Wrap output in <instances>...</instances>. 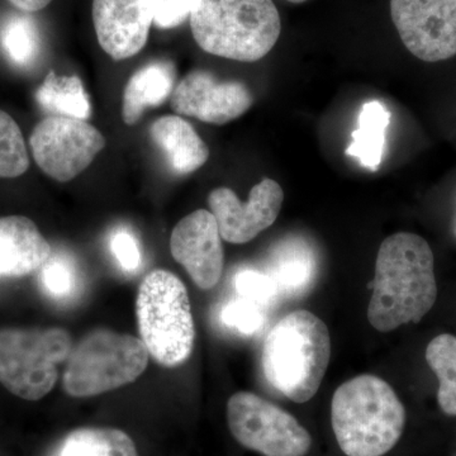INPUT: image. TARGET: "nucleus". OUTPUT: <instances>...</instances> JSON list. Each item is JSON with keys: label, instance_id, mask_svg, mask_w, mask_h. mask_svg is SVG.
<instances>
[{"label": "nucleus", "instance_id": "nucleus-15", "mask_svg": "<svg viewBox=\"0 0 456 456\" xmlns=\"http://www.w3.org/2000/svg\"><path fill=\"white\" fill-rule=\"evenodd\" d=\"M53 248L35 222L23 216L0 217V278H22L42 268Z\"/></svg>", "mask_w": 456, "mask_h": 456}, {"label": "nucleus", "instance_id": "nucleus-2", "mask_svg": "<svg viewBox=\"0 0 456 456\" xmlns=\"http://www.w3.org/2000/svg\"><path fill=\"white\" fill-rule=\"evenodd\" d=\"M406 421L397 393L377 375L353 378L332 397V430L346 456L388 454L401 440Z\"/></svg>", "mask_w": 456, "mask_h": 456}, {"label": "nucleus", "instance_id": "nucleus-31", "mask_svg": "<svg viewBox=\"0 0 456 456\" xmlns=\"http://www.w3.org/2000/svg\"><path fill=\"white\" fill-rule=\"evenodd\" d=\"M287 2L294 3V4H301V3L307 2V0H287Z\"/></svg>", "mask_w": 456, "mask_h": 456}, {"label": "nucleus", "instance_id": "nucleus-27", "mask_svg": "<svg viewBox=\"0 0 456 456\" xmlns=\"http://www.w3.org/2000/svg\"><path fill=\"white\" fill-rule=\"evenodd\" d=\"M237 292L242 298L255 302L256 305H269L275 301L279 288L270 274L256 272V270H242L235 278Z\"/></svg>", "mask_w": 456, "mask_h": 456}, {"label": "nucleus", "instance_id": "nucleus-8", "mask_svg": "<svg viewBox=\"0 0 456 456\" xmlns=\"http://www.w3.org/2000/svg\"><path fill=\"white\" fill-rule=\"evenodd\" d=\"M227 424L237 443L264 456H305L312 436L283 408L251 392H237L227 402Z\"/></svg>", "mask_w": 456, "mask_h": 456}, {"label": "nucleus", "instance_id": "nucleus-7", "mask_svg": "<svg viewBox=\"0 0 456 456\" xmlns=\"http://www.w3.org/2000/svg\"><path fill=\"white\" fill-rule=\"evenodd\" d=\"M64 329H0V384L26 401H40L59 379L73 349Z\"/></svg>", "mask_w": 456, "mask_h": 456}, {"label": "nucleus", "instance_id": "nucleus-10", "mask_svg": "<svg viewBox=\"0 0 456 456\" xmlns=\"http://www.w3.org/2000/svg\"><path fill=\"white\" fill-rule=\"evenodd\" d=\"M391 16L417 59L437 62L456 55V0H391Z\"/></svg>", "mask_w": 456, "mask_h": 456}, {"label": "nucleus", "instance_id": "nucleus-13", "mask_svg": "<svg viewBox=\"0 0 456 456\" xmlns=\"http://www.w3.org/2000/svg\"><path fill=\"white\" fill-rule=\"evenodd\" d=\"M254 98L245 84L218 82L207 71H191L173 90L171 107L182 116L226 125L248 112Z\"/></svg>", "mask_w": 456, "mask_h": 456}, {"label": "nucleus", "instance_id": "nucleus-14", "mask_svg": "<svg viewBox=\"0 0 456 456\" xmlns=\"http://www.w3.org/2000/svg\"><path fill=\"white\" fill-rule=\"evenodd\" d=\"M156 0H93V22L102 49L126 60L145 47Z\"/></svg>", "mask_w": 456, "mask_h": 456}, {"label": "nucleus", "instance_id": "nucleus-17", "mask_svg": "<svg viewBox=\"0 0 456 456\" xmlns=\"http://www.w3.org/2000/svg\"><path fill=\"white\" fill-rule=\"evenodd\" d=\"M175 69L167 61H156L136 71L123 93L122 117L126 125L140 121L147 107L163 104L173 94Z\"/></svg>", "mask_w": 456, "mask_h": 456}, {"label": "nucleus", "instance_id": "nucleus-11", "mask_svg": "<svg viewBox=\"0 0 456 456\" xmlns=\"http://www.w3.org/2000/svg\"><path fill=\"white\" fill-rule=\"evenodd\" d=\"M284 191L275 180L263 179L251 189L248 202H241L230 188H217L208 196L222 239L230 244H248L277 221Z\"/></svg>", "mask_w": 456, "mask_h": 456}, {"label": "nucleus", "instance_id": "nucleus-12", "mask_svg": "<svg viewBox=\"0 0 456 456\" xmlns=\"http://www.w3.org/2000/svg\"><path fill=\"white\" fill-rule=\"evenodd\" d=\"M170 251L203 290L212 289L221 281L224 253L217 221L211 212L198 209L174 227Z\"/></svg>", "mask_w": 456, "mask_h": 456}, {"label": "nucleus", "instance_id": "nucleus-4", "mask_svg": "<svg viewBox=\"0 0 456 456\" xmlns=\"http://www.w3.org/2000/svg\"><path fill=\"white\" fill-rule=\"evenodd\" d=\"M189 20L200 49L236 61L263 59L281 32L273 0H196Z\"/></svg>", "mask_w": 456, "mask_h": 456}, {"label": "nucleus", "instance_id": "nucleus-16", "mask_svg": "<svg viewBox=\"0 0 456 456\" xmlns=\"http://www.w3.org/2000/svg\"><path fill=\"white\" fill-rule=\"evenodd\" d=\"M150 134L163 151L171 171L178 175L194 173L208 160V146L182 117H161L152 123Z\"/></svg>", "mask_w": 456, "mask_h": 456}, {"label": "nucleus", "instance_id": "nucleus-20", "mask_svg": "<svg viewBox=\"0 0 456 456\" xmlns=\"http://www.w3.org/2000/svg\"><path fill=\"white\" fill-rule=\"evenodd\" d=\"M36 99L53 116L88 121L92 116L88 93L77 77H57L50 73L37 89Z\"/></svg>", "mask_w": 456, "mask_h": 456}, {"label": "nucleus", "instance_id": "nucleus-18", "mask_svg": "<svg viewBox=\"0 0 456 456\" xmlns=\"http://www.w3.org/2000/svg\"><path fill=\"white\" fill-rule=\"evenodd\" d=\"M316 273L314 251L305 242L290 240L279 244L270 256V273L279 292L299 294L312 284Z\"/></svg>", "mask_w": 456, "mask_h": 456}, {"label": "nucleus", "instance_id": "nucleus-1", "mask_svg": "<svg viewBox=\"0 0 456 456\" xmlns=\"http://www.w3.org/2000/svg\"><path fill=\"white\" fill-rule=\"evenodd\" d=\"M436 299L435 257L424 237L398 232L384 240L368 307L370 325L378 331L391 332L410 322L419 323Z\"/></svg>", "mask_w": 456, "mask_h": 456}, {"label": "nucleus", "instance_id": "nucleus-28", "mask_svg": "<svg viewBox=\"0 0 456 456\" xmlns=\"http://www.w3.org/2000/svg\"><path fill=\"white\" fill-rule=\"evenodd\" d=\"M110 248L117 263L125 272L134 273L142 264V250L139 240L128 228L114 231L110 240Z\"/></svg>", "mask_w": 456, "mask_h": 456}, {"label": "nucleus", "instance_id": "nucleus-26", "mask_svg": "<svg viewBox=\"0 0 456 456\" xmlns=\"http://www.w3.org/2000/svg\"><path fill=\"white\" fill-rule=\"evenodd\" d=\"M221 320L228 329L235 330L239 334L253 335L264 325L263 307L246 298L228 303L222 310Z\"/></svg>", "mask_w": 456, "mask_h": 456}, {"label": "nucleus", "instance_id": "nucleus-9", "mask_svg": "<svg viewBox=\"0 0 456 456\" xmlns=\"http://www.w3.org/2000/svg\"><path fill=\"white\" fill-rule=\"evenodd\" d=\"M103 134L83 119L50 116L36 126L29 139L36 163L50 178L70 182L106 147Z\"/></svg>", "mask_w": 456, "mask_h": 456}, {"label": "nucleus", "instance_id": "nucleus-6", "mask_svg": "<svg viewBox=\"0 0 456 456\" xmlns=\"http://www.w3.org/2000/svg\"><path fill=\"white\" fill-rule=\"evenodd\" d=\"M149 359L141 338L112 330H94L71 349L62 387L71 397H95L139 379Z\"/></svg>", "mask_w": 456, "mask_h": 456}, {"label": "nucleus", "instance_id": "nucleus-30", "mask_svg": "<svg viewBox=\"0 0 456 456\" xmlns=\"http://www.w3.org/2000/svg\"><path fill=\"white\" fill-rule=\"evenodd\" d=\"M14 7L20 9L26 13H32V12H38L41 9L46 8L53 0H8Z\"/></svg>", "mask_w": 456, "mask_h": 456}, {"label": "nucleus", "instance_id": "nucleus-25", "mask_svg": "<svg viewBox=\"0 0 456 456\" xmlns=\"http://www.w3.org/2000/svg\"><path fill=\"white\" fill-rule=\"evenodd\" d=\"M79 279L77 265L68 254H51L40 269L42 289L57 301L75 296L79 289Z\"/></svg>", "mask_w": 456, "mask_h": 456}, {"label": "nucleus", "instance_id": "nucleus-23", "mask_svg": "<svg viewBox=\"0 0 456 456\" xmlns=\"http://www.w3.org/2000/svg\"><path fill=\"white\" fill-rule=\"evenodd\" d=\"M0 46L12 64L18 68H31L41 53L38 27L31 17L14 14L0 29Z\"/></svg>", "mask_w": 456, "mask_h": 456}, {"label": "nucleus", "instance_id": "nucleus-19", "mask_svg": "<svg viewBox=\"0 0 456 456\" xmlns=\"http://www.w3.org/2000/svg\"><path fill=\"white\" fill-rule=\"evenodd\" d=\"M391 122V113L380 102L364 104L359 114L358 128L353 132V142L346 155L356 158L362 167L377 170L382 164L386 134Z\"/></svg>", "mask_w": 456, "mask_h": 456}, {"label": "nucleus", "instance_id": "nucleus-29", "mask_svg": "<svg viewBox=\"0 0 456 456\" xmlns=\"http://www.w3.org/2000/svg\"><path fill=\"white\" fill-rule=\"evenodd\" d=\"M196 0H156L154 23L159 28H175L191 17Z\"/></svg>", "mask_w": 456, "mask_h": 456}, {"label": "nucleus", "instance_id": "nucleus-3", "mask_svg": "<svg viewBox=\"0 0 456 456\" xmlns=\"http://www.w3.org/2000/svg\"><path fill=\"white\" fill-rule=\"evenodd\" d=\"M331 359V336L310 311L290 312L270 329L261 365L273 388L296 403L314 398Z\"/></svg>", "mask_w": 456, "mask_h": 456}, {"label": "nucleus", "instance_id": "nucleus-22", "mask_svg": "<svg viewBox=\"0 0 456 456\" xmlns=\"http://www.w3.org/2000/svg\"><path fill=\"white\" fill-rule=\"evenodd\" d=\"M426 362L439 380L437 402L445 415L456 416V336L441 334L426 349Z\"/></svg>", "mask_w": 456, "mask_h": 456}, {"label": "nucleus", "instance_id": "nucleus-5", "mask_svg": "<svg viewBox=\"0 0 456 456\" xmlns=\"http://www.w3.org/2000/svg\"><path fill=\"white\" fill-rule=\"evenodd\" d=\"M141 340L165 368L187 362L194 349L196 326L187 287L173 273L158 269L141 281L136 298Z\"/></svg>", "mask_w": 456, "mask_h": 456}, {"label": "nucleus", "instance_id": "nucleus-24", "mask_svg": "<svg viewBox=\"0 0 456 456\" xmlns=\"http://www.w3.org/2000/svg\"><path fill=\"white\" fill-rule=\"evenodd\" d=\"M28 167V152L20 126L0 110V178H18Z\"/></svg>", "mask_w": 456, "mask_h": 456}, {"label": "nucleus", "instance_id": "nucleus-21", "mask_svg": "<svg viewBox=\"0 0 456 456\" xmlns=\"http://www.w3.org/2000/svg\"><path fill=\"white\" fill-rule=\"evenodd\" d=\"M57 456H139L134 440L117 428H86L70 432Z\"/></svg>", "mask_w": 456, "mask_h": 456}]
</instances>
